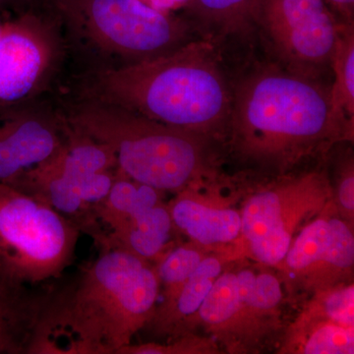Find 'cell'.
Segmentation results:
<instances>
[{"label":"cell","instance_id":"cell-18","mask_svg":"<svg viewBox=\"0 0 354 354\" xmlns=\"http://www.w3.org/2000/svg\"><path fill=\"white\" fill-rule=\"evenodd\" d=\"M334 85L330 90V118L342 141H353L354 132V32L351 23L339 25L330 57Z\"/></svg>","mask_w":354,"mask_h":354},{"label":"cell","instance_id":"cell-7","mask_svg":"<svg viewBox=\"0 0 354 354\" xmlns=\"http://www.w3.org/2000/svg\"><path fill=\"white\" fill-rule=\"evenodd\" d=\"M332 199L334 190L321 171L283 179L258 191L242 205L241 234L230 260L247 256L276 268L297 232Z\"/></svg>","mask_w":354,"mask_h":354},{"label":"cell","instance_id":"cell-2","mask_svg":"<svg viewBox=\"0 0 354 354\" xmlns=\"http://www.w3.org/2000/svg\"><path fill=\"white\" fill-rule=\"evenodd\" d=\"M91 100L204 138L227 127L232 95L213 46L190 41L160 57L97 73Z\"/></svg>","mask_w":354,"mask_h":354},{"label":"cell","instance_id":"cell-3","mask_svg":"<svg viewBox=\"0 0 354 354\" xmlns=\"http://www.w3.org/2000/svg\"><path fill=\"white\" fill-rule=\"evenodd\" d=\"M228 124L242 157L279 171L344 142L330 118V90L281 70H262L239 86Z\"/></svg>","mask_w":354,"mask_h":354},{"label":"cell","instance_id":"cell-14","mask_svg":"<svg viewBox=\"0 0 354 354\" xmlns=\"http://www.w3.org/2000/svg\"><path fill=\"white\" fill-rule=\"evenodd\" d=\"M202 183L192 184L179 191L167 204L174 230L199 246L234 243L241 234V211L230 206L218 195L200 193Z\"/></svg>","mask_w":354,"mask_h":354},{"label":"cell","instance_id":"cell-23","mask_svg":"<svg viewBox=\"0 0 354 354\" xmlns=\"http://www.w3.org/2000/svg\"><path fill=\"white\" fill-rule=\"evenodd\" d=\"M334 199L339 214L349 223H353L354 216V171L351 160L342 169L337 193H334Z\"/></svg>","mask_w":354,"mask_h":354},{"label":"cell","instance_id":"cell-16","mask_svg":"<svg viewBox=\"0 0 354 354\" xmlns=\"http://www.w3.org/2000/svg\"><path fill=\"white\" fill-rule=\"evenodd\" d=\"M0 272V354H28L46 295H34Z\"/></svg>","mask_w":354,"mask_h":354},{"label":"cell","instance_id":"cell-22","mask_svg":"<svg viewBox=\"0 0 354 354\" xmlns=\"http://www.w3.org/2000/svg\"><path fill=\"white\" fill-rule=\"evenodd\" d=\"M216 344L209 339L183 335L174 342L158 344L155 342L144 344H128L118 354H203L218 353Z\"/></svg>","mask_w":354,"mask_h":354},{"label":"cell","instance_id":"cell-5","mask_svg":"<svg viewBox=\"0 0 354 354\" xmlns=\"http://www.w3.org/2000/svg\"><path fill=\"white\" fill-rule=\"evenodd\" d=\"M81 230L41 198L0 183V272L31 286L59 278Z\"/></svg>","mask_w":354,"mask_h":354},{"label":"cell","instance_id":"cell-19","mask_svg":"<svg viewBox=\"0 0 354 354\" xmlns=\"http://www.w3.org/2000/svg\"><path fill=\"white\" fill-rule=\"evenodd\" d=\"M162 193L151 186L136 183L118 169L108 196L95 209V218L111 232L140 209L162 202Z\"/></svg>","mask_w":354,"mask_h":354},{"label":"cell","instance_id":"cell-8","mask_svg":"<svg viewBox=\"0 0 354 354\" xmlns=\"http://www.w3.org/2000/svg\"><path fill=\"white\" fill-rule=\"evenodd\" d=\"M353 266V223L332 199L297 232L276 269L293 285L314 292L351 281Z\"/></svg>","mask_w":354,"mask_h":354},{"label":"cell","instance_id":"cell-21","mask_svg":"<svg viewBox=\"0 0 354 354\" xmlns=\"http://www.w3.org/2000/svg\"><path fill=\"white\" fill-rule=\"evenodd\" d=\"M200 247L191 242L190 244L176 247L158 258L155 268L164 301L176 295L206 257V254Z\"/></svg>","mask_w":354,"mask_h":354},{"label":"cell","instance_id":"cell-1","mask_svg":"<svg viewBox=\"0 0 354 354\" xmlns=\"http://www.w3.org/2000/svg\"><path fill=\"white\" fill-rule=\"evenodd\" d=\"M160 293L150 261L102 248L73 283L46 295L28 354H118L152 320Z\"/></svg>","mask_w":354,"mask_h":354},{"label":"cell","instance_id":"cell-27","mask_svg":"<svg viewBox=\"0 0 354 354\" xmlns=\"http://www.w3.org/2000/svg\"><path fill=\"white\" fill-rule=\"evenodd\" d=\"M6 22L0 21V38H1L2 34H3L4 28H6Z\"/></svg>","mask_w":354,"mask_h":354},{"label":"cell","instance_id":"cell-6","mask_svg":"<svg viewBox=\"0 0 354 354\" xmlns=\"http://www.w3.org/2000/svg\"><path fill=\"white\" fill-rule=\"evenodd\" d=\"M72 30L88 43L129 64L150 59L186 44L187 26L143 0H55Z\"/></svg>","mask_w":354,"mask_h":354},{"label":"cell","instance_id":"cell-10","mask_svg":"<svg viewBox=\"0 0 354 354\" xmlns=\"http://www.w3.org/2000/svg\"><path fill=\"white\" fill-rule=\"evenodd\" d=\"M281 353L353 354V281L314 291L313 297L288 330Z\"/></svg>","mask_w":354,"mask_h":354},{"label":"cell","instance_id":"cell-9","mask_svg":"<svg viewBox=\"0 0 354 354\" xmlns=\"http://www.w3.org/2000/svg\"><path fill=\"white\" fill-rule=\"evenodd\" d=\"M258 24L286 59L307 65L330 62L339 29L326 0H260Z\"/></svg>","mask_w":354,"mask_h":354},{"label":"cell","instance_id":"cell-11","mask_svg":"<svg viewBox=\"0 0 354 354\" xmlns=\"http://www.w3.org/2000/svg\"><path fill=\"white\" fill-rule=\"evenodd\" d=\"M277 319L262 311L254 301L250 288L236 272H221L196 314L184 326L201 324L230 348L253 346Z\"/></svg>","mask_w":354,"mask_h":354},{"label":"cell","instance_id":"cell-15","mask_svg":"<svg viewBox=\"0 0 354 354\" xmlns=\"http://www.w3.org/2000/svg\"><path fill=\"white\" fill-rule=\"evenodd\" d=\"M227 261L225 255H206L176 295L158 304L148 326L160 335L178 337L183 334L184 326L196 314Z\"/></svg>","mask_w":354,"mask_h":354},{"label":"cell","instance_id":"cell-20","mask_svg":"<svg viewBox=\"0 0 354 354\" xmlns=\"http://www.w3.org/2000/svg\"><path fill=\"white\" fill-rule=\"evenodd\" d=\"M185 6L202 25L227 34L258 23L260 0H189Z\"/></svg>","mask_w":354,"mask_h":354},{"label":"cell","instance_id":"cell-26","mask_svg":"<svg viewBox=\"0 0 354 354\" xmlns=\"http://www.w3.org/2000/svg\"><path fill=\"white\" fill-rule=\"evenodd\" d=\"M23 1H25V0H0V11Z\"/></svg>","mask_w":354,"mask_h":354},{"label":"cell","instance_id":"cell-17","mask_svg":"<svg viewBox=\"0 0 354 354\" xmlns=\"http://www.w3.org/2000/svg\"><path fill=\"white\" fill-rule=\"evenodd\" d=\"M174 225L164 201L140 209L106 234L102 248L116 247L148 261L158 259L171 239Z\"/></svg>","mask_w":354,"mask_h":354},{"label":"cell","instance_id":"cell-4","mask_svg":"<svg viewBox=\"0 0 354 354\" xmlns=\"http://www.w3.org/2000/svg\"><path fill=\"white\" fill-rule=\"evenodd\" d=\"M67 122L77 134L109 147L118 171L162 192H179L211 172L206 138L120 106L90 99Z\"/></svg>","mask_w":354,"mask_h":354},{"label":"cell","instance_id":"cell-24","mask_svg":"<svg viewBox=\"0 0 354 354\" xmlns=\"http://www.w3.org/2000/svg\"><path fill=\"white\" fill-rule=\"evenodd\" d=\"M145 3L160 12H169L174 9L185 6L189 0H143Z\"/></svg>","mask_w":354,"mask_h":354},{"label":"cell","instance_id":"cell-13","mask_svg":"<svg viewBox=\"0 0 354 354\" xmlns=\"http://www.w3.org/2000/svg\"><path fill=\"white\" fill-rule=\"evenodd\" d=\"M50 34L30 16L6 22L0 38V106L19 104L41 83L53 62Z\"/></svg>","mask_w":354,"mask_h":354},{"label":"cell","instance_id":"cell-25","mask_svg":"<svg viewBox=\"0 0 354 354\" xmlns=\"http://www.w3.org/2000/svg\"><path fill=\"white\" fill-rule=\"evenodd\" d=\"M335 7L339 9V12L344 14L351 22L353 20L354 0H328Z\"/></svg>","mask_w":354,"mask_h":354},{"label":"cell","instance_id":"cell-12","mask_svg":"<svg viewBox=\"0 0 354 354\" xmlns=\"http://www.w3.org/2000/svg\"><path fill=\"white\" fill-rule=\"evenodd\" d=\"M17 104L0 106V183L7 185L50 160L69 133L53 116Z\"/></svg>","mask_w":354,"mask_h":354}]
</instances>
